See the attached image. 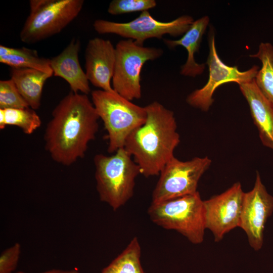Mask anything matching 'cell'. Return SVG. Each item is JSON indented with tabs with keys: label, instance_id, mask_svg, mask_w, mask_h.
Returning <instances> with one entry per match:
<instances>
[{
	"label": "cell",
	"instance_id": "cell-2",
	"mask_svg": "<svg viewBox=\"0 0 273 273\" xmlns=\"http://www.w3.org/2000/svg\"><path fill=\"white\" fill-rule=\"evenodd\" d=\"M145 122L126 139L123 148L131 155L144 176L159 175L180 142L172 111L154 101L145 106Z\"/></svg>",
	"mask_w": 273,
	"mask_h": 273
},
{
	"label": "cell",
	"instance_id": "cell-22",
	"mask_svg": "<svg viewBox=\"0 0 273 273\" xmlns=\"http://www.w3.org/2000/svg\"><path fill=\"white\" fill-rule=\"evenodd\" d=\"M29 107L11 79L0 81V109Z\"/></svg>",
	"mask_w": 273,
	"mask_h": 273
},
{
	"label": "cell",
	"instance_id": "cell-17",
	"mask_svg": "<svg viewBox=\"0 0 273 273\" xmlns=\"http://www.w3.org/2000/svg\"><path fill=\"white\" fill-rule=\"evenodd\" d=\"M10 75L29 107L38 109L44 84L53 75L34 69L11 68Z\"/></svg>",
	"mask_w": 273,
	"mask_h": 273
},
{
	"label": "cell",
	"instance_id": "cell-12",
	"mask_svg": "<svg viewBox=\"0 0 273 273\" xmlns=\"http://www.w3.org/2000/svg\"><path fill=\"white\" fill-rule=\"evenodd\" d=\"M272 212L273 197L267 192L257 172L253 189L244 193L239 225L255 251L262 246L265 224Z\"/></svg>",
	"mask_w": 273,
	"mask_h": 273
},
{
	"label": "cell",
	"instance_id": "cell-24",
	"mask_svg": "<svg viewBox=\"0 0 273 273\" xmlns=\"http://www.w3.org/2000/svg\"><path fill=\"white\" fill-rule=\"evenodd\" d=\"M21 246L17 242L4 250L0 255V273H13L20 259Z\"/></svg>",
	"mask_w": 273,
	"mask_h": 273
},
{
	"label": "cell",
	"instance_id": "cell-16",
	"mask_svg": "<svg viewBox=\"0 0 273 273\" xmlns=\"http://www.w3.org/2000/svg\"><path fill=\"white\" fill-rule=\"evenodd\" d=\"M208 16L194 20L189 29L177 40L164 39V42L169 48L180 46L186 49L188 57L186 63L181 67L180 73L185 76L195 77L203 73L205 64H199L195 60V54L199 49L202 37L209 23Z\"/></svg>",
	"mask_w": 273,
	"mask_h": 273
},
{
	"label": "cell",
	"instance_id": "cell-19",
	"mask_svg": "<svg viewBox=\"0 0 273 273\" xmlns=\"http://www.w3.org/2000/svg\"><path fill=\"white\" fill-rule=\"evenodd\" d=\"M261 63L254 79L261 94L273 107V46L266 42L260 43L257 52L249 55Z\"/></svg>",
	"mask_w": 273,
	"mask_h": 273
},
{
	"label": "cell",
	"instance_id": "cell-9",
	"mask_svg": "<svg viewBox=\"0 0 273 273\" xmlns=\"http://www.w3.org/2000/svg\"><path fill=\"white\" fill-rule=\"evenodd\" d=\"M211 163L207 156L195 157L185 161L173 157L159 174V178L152 193V202L196 193L200 178Z\"/></svg>",
	"mask_w": 273,
	"mask_h": 273
},
{
	"label": "cell",
	"instance_id": "cell-11",
	"mask_svg": "<svg viewBox=\"0 0 273 273\" xmlns=\"http://www.w3.org/2000/svg\"><path fill=\"white\" fill-rule=\"evenodd\" d=\"M244 193L237 182L220 194L203 201L205 228L212 233L215 242L239 227Z\"/></svg>",
	"mask_w": 273,
	"mask_h": 273
},
{
	"label": "cell",
	"instance_id": "cell-8",
	"mask_svg": "<svg viewBox=\"0 0 273 273\" xmlns=\"http://www.w3.org/2000/svg\"><path fill=\"white\" fill-rule=\"evenodd\" d=\"M194 21L192 17L183 15L171 21L161 22L155 19L148 11H146L127 22L98 19L94 22L93 27L99 34H116L143 46L144 41L149 38L161 39L165 34L174 37L183 35Z\"/></svg>",
	"mask_w": 273,
	"mask_h": 273
},
{
	"label": "cell",
	"instance_id": "cell-18",
	"mask_svg": "<svg viewBox=\"0 0 273 273\" xmlns=\"http://www.w3.org/2000/svg\"><path fill=\"white\" fill-rule=\"evenodd\" d=\"M0 62L11 68L34 69L53 75L50 59L41 57L36 50L25 47L1 45Z\"/></svg>",
	"mask_w": 273,
	"mask_h": 273
},
{
	"label": "cell",
	"instance_id": "cell-14",
	"mask_svg": "<svg viewBox=\"0 0 273 273\" xmlns=\"http://www.w3.org/2000/svg\"><path fill=\"white\" fill-rule=\"evenodd\" d=\"M80 42L73 38L58 55L50 59L53 75L62 78L69 84L71 92L88 95L89 81L81 68L78 59Z\"/></svg>",
	"mask_w": 273,
	"mask_h": 273
},
{
	"label": "cell",
	"instance_id": "cell-5",
	"mask_svg": "<svg viewBox=\"0 0 273 273\" xmlns=\"http://www.w3.org/2000/svg\"><path fill=\"white\" fill-rule=\"evenodd\" d=\"M148 214L155 224L178 232L193 244L202 243L206 229L205 214L203 201L198 192L152 202Z\"/></svg>",
	"mask_w": 273,
	"mask_h": 273
},
{
	"label": "cell",
	"instance_id": "cell-4",
	"mask_svg": "<svg viewBox=\"0 0 273 273\" xmlns=\"http://www.w3.org/2000/svg\"><path fill=\"white\" fill-rule=\"evenodd\" d=\"M91 95L92 103L107 131L108 151L115 153L123 148L129 134L145 122L146 108L132 103L115 92L95 90Z\"/></svg>",
	"mask_w": 273,
	"mask_h": 273
},
{
	"label": "cell",
	"instance_id": "cell-7",
	"mask_svg": "<svg viewBox=\"0 0 273 273\" xmlns=\"http://www.w3.org/2000/svg\"><path fill=\"white\" fill-rule=\"evenodd\" d=\"M115 51L116 61L112 79L113 89L129 101L140 99L142 67L146 62L161 57L163 50L144 47L132 39H126L118 42Z\"/></svg>",
	"mask_w": 273,
	"mask_h": 273
},
{
	"label": "cell",
	"instance_id": "cell-13",
	"mask_svg": "<svg viewBox=\"0 0 273 273\" xmlns=\"http://www.w3.org/2000/svg\"><path fill=\"white\" fill-rule=\"evenodd\" d=\"M85 73L93 85L114 92L111 85L114 73L116 51L112 42L99 37L90 39L85 49Z\"/></svg>",
	"mask_w": 273,
	"mask_h": 273
},
{
	"label": "cell",
	"instance_id": "cell-3",
	"mask_svg": "<svg viewBox=\"0 0 273 273\" xmlns=\"http://www.w3.org/2000/svg\"><path fill=\"white\" fill-rule=\"evenodd\" d=\"M94 162L100 199L116 210L132 197L140 168L123 148L111 156L97 154Z\"/></svg>",
	"mask_w": 273,
	"mask_h": 273
},
{
	"label": "cell",
	"instance_id": "cell-1",
	"mask_svg": "<svg viewBox=\"0 0 273 273\" xmlns=\"http://www.w3.org/2000/svg\"><path fill=\"white\" fill-rule=\"evenodd\" d=\"M44 134L45 149L53 160L72 165L84 157L98 131L100 118L87 95L70 92L56 106Z\"/></svg>",
	"mask_w": 273,
	"mask_h": 273
},
{
	"label": "cell",
	"instance_id": "cell-25",
	"mask_svg": "<svg viewBox=\"0 0 273 273\" xmlns=\"http://www.w3.org/2000/svg\"><path fill=\"white\" fill-rule=\"evenodd\" d=\"M16 273H27L22 271H17ZM39 273H80L79 270L74 268L71 269L64 270L60 269H52L45 271H43Z\"/></svg>",
	"mask_w": 273,
	"mask_h": 273
},
{
	"label": "cell",
	"instance_id": "cell-15",
	"mask_svg": "<svg viewBox=\"0 0 273 273\" xmlns=\"http://www.w3.org/2000/svg\"><path fill=\"white\" fill-rule=\"evenodd\" d=\"M239 86L248 104L262 144L273 152V107L261 94L254 79Z\"/></svg>",
	"mask_w": 273,
	"mask_h": 273
},
{
	"label": "cell",
	"instance_id": "cell-23",
	"mask_svg": "<svg viewBox=\"0 0 273 273\" xmlns=\"http://www.w3.org/2000/svg\"><path fill=\"white\" fill-rule=\"evenodd\" d=\"M156 5L155 0H113L109 5L108 12L113 15L143 12L155 7Z\"/></svg>",
	"mask_w": 273,
	"mask_h": 273
},
{
	"label": "cell",
	"instance_id": "cell-10",
	"mask_svg": "<svg viewBox=\"0 0 273 273\" xmlns=\"http://www.w3.org/2000/svg\"><path fill=\"white\" fill-rule=\"evenodd\" d=\"M209 55L206 61L208 67L209 77L202 87L190 94L187 103L192 107L207 112L212 105L213 94L221 84L236 82L239 84L254 80L259 70L257 65L253 66L246 71H240L237 66H230L224 64L219 58L215 46V35L209 37Z\"/></svg>",
	"mask_w": 273,
	"mask_h": 273
},
{
	"label": "cell",
	"instance_id": "cell-21",
	"mask_svg": "<svg viewBox=\"0 0 273 273\" xmlns=\"http://www.w3.org/2000/svg\"><path fill=\"white\" fill-rule=\"evenodd\" d=\"M41 124L39 115L30 107L0 109V129L8 125L16 126L24 133L31 134Z\"/></svg>",
	"mask_w": 273,
	"mask_h": 273
},
{
	"label": "cell",
	"instance_id": "cell-6",
	"mask_svg": "<svg viewBox=\"0 0 273 273\" xmlns=\"http://www.w3.org/2000/svg\"><path fill=\"white\" fill-rule=\"evenodd\" d=\"M83 4V0H30L20 39L31 44L59 33L78 15Z\"/></svg>",
	"mask_w": 273,
	"mask_h": 273
},
{
	"label": "cell",
	"instance_id": "cell-20",
	"mask_svg": "<svg viewBox=\"0 0 273 273\" xmlns=\"http://www.w3.org/2000/svg\"><path fill=\"white\" fill-rule=\"evenodd\" d=\"M141 248L133 238L122 252L101 273H145L141 263Z\"/></svg>",
	"mask_w": 273,
	"mask_h": 273
}]
</instances>
